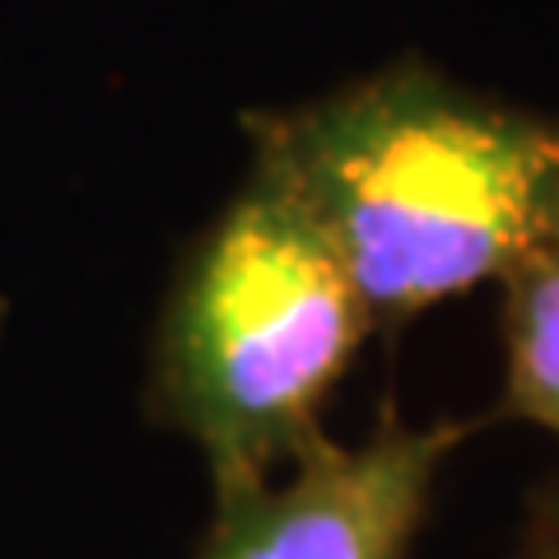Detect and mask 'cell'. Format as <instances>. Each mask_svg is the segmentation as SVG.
Masks as SVG:
<instances>
[{
	"label": "cell",
	"mask_w": 559,
	"mask_h": 559,
	"mask_svg": "<svg viewBox=\"0 0 559 559\" xmlns=\"http://www.w3.org/2000/svg\"><path fill=\"white\" fill-rule=\"evenodd\" d=\"M252 168L308 215L373 326L509 280L559 229V117L401 61L248 121Z\"/></svg>",
	"instance_id": "6da1fadb"
},
{
	"label": "cell",
	"mask_w": 559,
	"mask_h": 559,
	"mask_svg": "<svg viewBox=\"0 0 559 559\" xmlns=\"http://www.w3.org/2000/svg\"><path fill=\"white\" fill-rule=\"evenodd\" d=\"M373 318L326 238L271 178L205 224L154 336V419L201 448L215 499L280 476L322 433V406Z\"/></svg>",
	"instance_id": "7a4b0ae2"
},
{
	"label": "cell",
	"mask_w": 559,
	"mask_h": 559,
	"mask_svg": "<svg viewBox=\"0 0 559 559\" xmlns=\"http://www.w3.org/2000/svg\"><path fill=\"white\" fill-rule=\"evenodd\" d=\"M471 425H406L392 406L359 443L318 433L280 476L215 499L197 559H406L443 462Z\"/></svg>",
	"instance_id": "3957f363"
},
{
	"label": "cell",
	"mask_w": 559,
	"mask_h": 559,
	"mask_svg": "<svg viewBox=\"0 0 559 559\" xmlns=\"http://www.w3.org/2000/svg\"><path fill=\"white\" fill-rule=\"evenodd\" d=\"M503 411L559 439V229L503 280Z\"/></svg>",
	"instance_id": "277c9868"
},
{
	"label": "cell",
	"mask_w": 559,
	"mask_h": 559,
	"mask_svg": "<svg viewBox=\"0 0 559 559\" xmlns=\"http://www.w3.org/2000/svg\"><path fill=\"white\" fill-rule=\"evenodd\" d=\"M522 559H559V499L540 509V518H536L532 540H527V550H522Z\"/></svg>",
	"instance_id": "5b68a950"
}]
</instances>
